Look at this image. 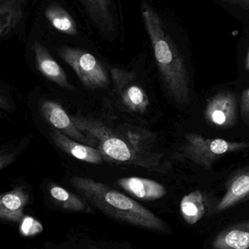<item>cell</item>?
I'll list each match as a JSON object with an SVG mask.
<instances>
[{
    "instance_id": "6da1fadb",
    "label": "cell",
    "mask_w": 249,
    "mask_h": 249,
    "mask_svg": "<svg viewBox=\"0 0 249 249\" xmlns=\"http://www.w3.org/2000/svg\"><path fill=\"white\" fill-rule=\"evenodd\" d=\"M71 118L77 128L92 139L94 146L99 151L104 160L157 172H167L171 168V163L162 154L152 152L137 145L128 130H115L86 117L72 116Z\"/></svg>"
},
{
    "instance_id": "7a4b0ae2",
    "label": "cell",
    "mask_w": 249,
    "mask_h": 249,
    "mask_svg": "<svg viewBox=\"0 0 249 249\" xmlns=\"http://www.w3.org/2000/svg\"><path fill=\"white\" fill-rule=\"evenodd\" d=\"M141 13L165 88L175 102L187 105L190 102V80L184 58L162 19L147 1L142 4Z\"/></svg>"
},
{
    "instance_id": "3957f363",
    "label": "cell",
    "mask_w": 249,
    "mask_h": 249,
    "mask_svg": "<svg viewBox=\"0 0 249 249\" xmlns=\"http://www.w3.org/2000/svg\"><path fill=\"white\" fill-rule=\"evenodd\" d=\"M71 184L89 203L114 219L161 233L169 232V227L153 212L103 183L76 176Z\"/></svg>"
},
{
    "instance_id": "277c9868",
    "label": "cell",
    "mask_w": 249,
    "mask_h": 249,
    "mask_svg": "<svg viewBox=\"0 0 249 249\" xmlns=\"http://www.w3.org/2000/svg\"><path fill=\"white\" fill-rule=\"evenodd\" d=\"M248 147L249 143L245 142L206 139L196 133H187L185 142L181 147V155L206 169H211L213 163L224 155Z\"/></svg>"
},
{
    "instance_id": "5b68a950",
    "label": "cell",
    "mask_w": 249,
    "mask_h": 249,
    "mask_svg": "<svg viewBox=\"0 0 249 249\" xmlns=\"http://www.w3.org/2000/svg\"><path fill=\"white\" fill-rule=\"evenodd\" d=\"M61 58L74 70L87 89H105L109 84L108 73L100 61L90 53L72 47L57 49Z\"/></svg>"
},
{
    "instance_id": "8992f818",
    "label": "cell",
    "mask_w": 249,
    "mask_h": 249,
    "mask_svg": "<svg viewBox=\"0 0 249 249\" xmlns=\"http://www.w3.org/2000/svg\"><path fill=\"white\" fill-rule=\"evenodd\" d=\"M111 71L115 90L124 106L130 112L144 113L149 107V99L137 83L135 73L115 67Z\"/></svg>"
},
{
    "instance_id": "52a82bcc",
    "label": "cell",
    "mask_w": 249,
    "mask_h": 249,
    "mask_svg": "<svg viewBox=\"0 0 249 249\" xmlns=\"http://www.w3.org/2000/svg\"><path fill=\"white\" fill-rule=\"evenodd\" d=\"M39 110L43 119L55 127L56 130L61 132L73 140L94 147L92 139L77 128L71 117L67 115L64 108L58 102L43 99L39 102Z\"/></svg>"
},
{
    "instance_id": "ba28073f",
    "label": "cell",
    "mask_w": 249,
    "mask_h": 249,
    "mask_svg": "<svg viewBox=\"0 0 249 249\" xmlns=\"http://www.w3.org/2000/svg\"><path fill=\"white\" fill-rule=\"evenodd\" d=\"M205 117L209 124L228 128L236 124L238 105L235 95L230 92H221L211 98L205 109Z\"/></svg>"
},
{
    "instance_id": "9c48e42d",
    "label": "cell",
    "mask_w": 249,
    "mask_h": 249,
    "mask_svg": "<svg viewBox=\"0 0 249 249\" xmlns=\"http://www.w3.org/2000/svg\"><path fill=\"white\" fill-rule=\"evenodd\" d=\"M249 198V165L235 173L227 184L226 193L213 206L211 214L226 212Z\"/></svg>"
},
{
    "instance_id": "30bf717a",
    "label": "cell",
    "mask_w": 249,
    "mask_h": 249,
    "mask_svg": "<svg viewBox=\"0 0 249 249\" xmlns=\"http://www.w3.org/2000/svg\"><path fill=\"white\" fill-rule=\"evenodd\" d=\"M32 50L35 53L37 67L45 78L67 90H75V88L67 80L64 70L43 45L36 41L32 45Z\"/></svg>"
},
{
    "instance_id": "8fae6325",
    "label": "cell",
    "mask_w": 249,
    "mask_h": 249,
    "mask_svg": "<svg viewBox=\"0 0 249 249\" xmlns=\"http://www.w3.org/2000/svg\"><path fill=\"white\" fill-rule=\"evenodd\" d=\"M51 138L57 147L79 160L92 164H100L104 161L97 149L73 140L56 129L51 132Z\"/></svg>"
},
{
    "instance_id": "7c38bea8",
    "label": "cell",
    "mask_w": 249,
    "mask_h": 249,
    "mask_svg": "<svg viewBox=\"0 0 249 249\" xmlns=\"http://www.w3.org/2000/svg\"><path fill=\"white\" fill-rule=\"evenodd\" d=\"M210 249H249V219L216 234L211 241Z\"/></svg>"
},
{
    "instance_id": "4fadbf2b",
    "label": "cell",
    "mask_w": 249,
    "mask_h": 249,
    "mask_svg": "<svg viewBox=\"0 0 249 249\" xmlns=\"http://www.w3.org/2000/svg\"><path fill=\"white\" fill-rule=\"evenodd\" d=\"M124 191L140 200H158L166 195V188L160 183L141 177H124L117 181Z\"/></svg>"
},
{
    "instance_id": "5bb4252c",
    "label": "cell",
    "mask_w": 249,
    "mask_h": 249,
    "mask_svg": "<svg viewBox=\"0 0 249 249\" xmlns=\"http://www.w3.org/2000/svg\"><path fill=\"white\" fill-rule=\"evenodd\" d=\"M29 201V195L23 187L3 193L0 197V218L7 222H20Z\"/></svg>"
},
{
    "instance_id": "9a60e30c",
    "label": "cell",
    "mask_w": 249,
    "mask_h": 249,
    "mask_svg": "<svg viewBox=\"0 0 249 249\" xmlns=\"http://www.w3.org/2000/svg\"><path fill=\"white\" fill-rule=\"evenodd\" d=\"M45 17L55 29L69 35H76L77 25L71 15L59 4L53 3L45 11Z\"/></svg>"
},
{
    "instance_id": "2e32d148",
    "label": "cell",
    "mask_w": 249,
    "mask_h": 249,
    "mask_svg": "<svg viewBox=\"0 0 249 249\" xmlns=\"http://www.w3.org/2000/svg\"><path fill=\"white\" fill-rule=\"evenodd\" d=\"M90 17L100 29H114V20L111 14V0H80Z\"/></svg>"
},
{
    "instance_id": "e0dca14e",
    "label": "cell",
    "mask_w": 249,
    "mask_h": 249,
    "mask_svg": "<svg viewBox=\"0 0 249 249\" xmlns=\"http://www.w3.org/2000/svg\"><path fill=\"white\" fill-rule=\"evenodd\" d=\"M49 191L51 197L62 209L79 212L91 211L90 208L80 197L60 186L51 184Z\"/></svg>"
},
{
    "instance_id": "ac0fdd59",
    "label": "cell",
    "mask_w": 249,
    "mask_h": 249,
    "mask_svg": "<svg viewBox=\"0 0 249 249\" xmlns=\"http://www.w3.org/2000/svg\"><path fill=\"white\" fill-rule=\"evenodd\" d=\"M181 212L186 218H199L204 211L203 197L199 191L186 196L181 200Z\"/></svg>"
},
{
    "instance_id": "d6986e66",
    "label": "cell",
    "mask_w": 249,
    "mask_h": 249,
    "mask_svg": "<svg viewBox=\"0 0 249 249\" xmlns=\"http://www.w3.org/2000/svg\"><path fill=\"white\" fill-rule=\"evenodd\" d=\"M241 115L244 122L249 124V89L244 90L241 96Z\"/></svg>"
},
{
    "instance_id": "ffe728a7",
    "label": "cell",
    "mask_w": 249,
    "mask_h": 249,
    "mask_svg": "<svg viewBox=\"0 0 249 249\" xmlns=\"http://www.w3.org/2000/svg\"><path fill=\"white\" fill-rule=\"evenodd\" d=\"M13 154L11 153H1V158H0V169L2 170L3 168H5L7 165H10L13 162Z\"/></svg>"
},
{
    "instance_id": "44dd1931",
    "label": "cell",
    "mask_w": 249,
    "mask_h": 249,
    "mask_svg": "<svg viewBox=\"0 0 249 249\" xmlns=\"http://www.w3.org/2000/svg\"><path fill=\"white\" fill-rule=\"evenodd\" d=\"M230 4H238L244 8L249 9V0H223Z\"/></svg>"
},
{
    "instance_id": "7402d4cb",
    "label": "cell",
    "mask_w": 249,
    "mask_h": 249,
    "mask_svg": "<svg viewBox=\"0 0 249 249\" xmlns=\"http://www.w3.org/2000/svg\"><path fill=\"white\" fill-rule=\"evenodd\" d=\"M246 68L249 71V49L248 51V55H247V61H246Z\"/></svg>"
}]
</instances>
